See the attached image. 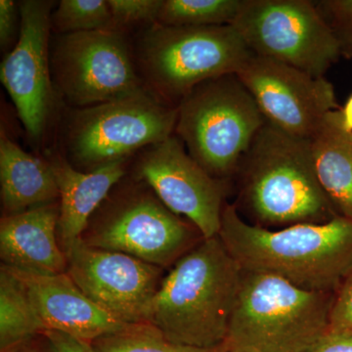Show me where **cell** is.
<instances>
[{
    "instance_id": "8fae6325",
    "label": "cell",
    "mask_w": 352,
    "mask_h": 352,
    "mask_svg": "<svg viewBox=\"0 0 352 352\" xmlns=\"http://www.w3.org/2000/svg\"><path fill=\"white\" fill-rule=\"evenodd\" d=\"M135 171L168 210L191 222L203 239L219 236L226 183L208 175L175 134L139 153Z\"/></svg>"
},
{
    "instance_id": "484cf974",
    "label": "cell",
    "mask_w": 352,
    "mask_h": 352,
    "mask_svg": "<svg viewBox=\"0 0 352 352\" xmlns=\"http://www.w3.org/2000/svg\"><path fill=\"white\" fill-rule=\"evenodd\" d=\"M331 327L352 328V273L333 296Z\"/></svg>"
},
{
    "instance_id": "603a6c76",
    "label": "cell",
    "mask_w": 352,
    "mask_h": 352,
    "mask_svg": "<svg viewBox=\"0 0 352 352\" xmlns=\"http://www.w3.org/2000/svg\"><path fill=\"white\" fill-rule=\"evenodd\" d=\"M51 27L57 34L116 28L107 0H61L51 15Z\"/></svg>"
},
{
    "instance_id": "7402d4cb",
    "label": "cell",
    "mask_w": 352,
    "mask_h": 352,
    "mask_svg": "<svg viewBox=\"0 0 352 352\" xmlns=\"http://www.w3.org/2000/svg\"><path fill=\"white\" fill-rule=\"evenodd\" d=\"M94 352H230L226 344L215 349H199L175 344L149 324L131 325L122 332L92 342Z\"/></svg>"
},
{
    "instance_id": "f1b7e54d",
    "label": "cell",
    "mask_w": 352,
    "mask_h": 352,
    "mask_svg": "<svg viewBox=\"0 0 352 352\" xmlns=\"http://www.w3.org/2000/svg\"><path fill=\"white\" fill-rule=\"evenodd\" d=\"M52 352H94L90 342L78 339L68 333L45 330L43 333Z\"/></svg>"
},
{
    "instance_id": "4fadbf2b",
    "label": "cell",
    "mask_w": 352,
    "mask_h": 352,
    "mask_svg": "<svg viewBox=\"0 0 352 352\" xmlns=\"http://www.w3.org/2000/svg\"><path fill=\"white\" fill-rule=\"evenodd\" d=\"M69 276L83 293L118 320L147 324L160 288L161 267L124 252L74 243L66 252Z\"/></svg>"
},
{
    "instance_id": "8992f818",
    "label": "cell",
    "mask_w": 352,
    "mask_h": 352,
    "mask_svg": "<svg viewBox=\"0 0 352 352\" xmlns=\"http://www.w3.org/2000/svg\"><path fill=\"white\" fill-rule=\"evenodd\" d=\"M177 108L146 88L119 100L65 113L62 155L76 170L92 173L163 142L175 134Z\"/></svg>"
},
{
    "instance_id": "3957f363",
    "label": "cell",
    "mask_w": 352,
    "mask_h": 352,
    "mask_svg": "<svg viewBox=\"0 0 352 352\" xmlns=\"http://www.w3.org/2000/svg\"><path fill=\"white\" fill-rule=\"evenodd\" d=\"M238 203L254 226L324 223L337 214L315 173L309 140L266 122L241 160Z\"/></svg>"
},
{
    "instance_id": "ba28073f",
    "label": "cell",
    "mask_w": 352,
    "mask_h": 352,
    "mask_svg": "<svg viewBox=\"0 0 352 352\" xmlns=\"http://www.w3.org/2000/svg\"><path fill=\"white\" fill-rule=\"evenodd\" d=\"M50 68L57 97L69 108L91 107L146 89L126 30L56 34Z\"/></svg>"
},
{
    "instance_id": "5b68a950",
    "label": "cell",
    "mask_w": 352,
    "mask_h": 352,
    "mask_svg": "<svg viewBox=\"0 0 352 352\" xmlns=\"http://www.w3.org/2000/svg\"><path fill=\"white\" fill-rule=\"evenodd\" d=\"M133 51L146 88L175 108L197 85L237 74L254 54L232 25L173 27L159 23L136 34Z\"/></svg>"
},
{
    "instance_id": "4316f807",
    "label": "cell",
    "mask_w": 352,
    "mask_h": 352,
    "mask_svg": "<svg viewBox=\"0 0 352 352\" xmlns=\"http://www.w3.org/2000/svg\"><path fill=\"white\" fill-rule=\"evenodd\" d=\"M307 352H352V328L330 327Z\"/></svg>"
},
{
    "instance_id": "7a4b0ae2",
    "label": "cell",
    "mask_w": 352,
    "mask_h": 352,
    "mask_svg": "<svg viewBox=\"0 0 352 352\" xmlns=\"http://www.w3.org/2000/svg\"><path fill=\"white\" fill-rule=\"evenodd\" d=\"M242 274L219 236L201 240L161 282L147 324L175 344L199 349L224 346Z\"/></svg>"
},
{
    "instance_id": "83f0119b",
    "label": "cell",
    "mask_w": 352,
    "mask_h": 352,
    "mask_svg": "<svg viewBox=\"0 0 352 352\" xmlns=\"http://www.w3.org/2000/svg\"><path fill=\"white\" fill-rule=\"evenodd\" d=\"M19 6L12 0L0 1V44L6 50L13 41L17 28L18 9Z\"/></svg>"
},
{
    "instance_id": "9a60e30c",
    "label": "cell",
    "mask_w": 352,
    "mask_h": 352,
    "mask_svg": "<svg viewBox=\"0 0 352 352\" xmlns=\"http://www.w3.org/2000/svg\"><path fill=\"white\" fill-rule=\"evenodd\" d=\"M12 270L27 287L44 331L68 333L92 344L131 326L92 302L67 272L36 275Z\"/></svg>"
},
{
    "instance_id": "52a82bcc",
    "label": "cell",
    "mask_w": 352,
    "mask_h": 352,
    "mask_svg": "<svg viewBox=\"0 0 352 352\" xmlns=\"http://www.w3.org/2000/svg\"><path fill=\"white\" fill-rule=\"evenodd\" d=\"M175 134L190 156L220 182L235 176L266 119L236 74L197 85L177 107Z\"/></svg>"
},
{
    "instance_id": "4dcf8cb0",
    "label": "cell",
    "mask_w": 352,
    "mask_h": 352,
    "mask_svg": "<svg viewBox=\"0 0 352 352\" xmlns=\"http://www.w3.org/2000/svg\"><path fill=\"white\" fill-rule=\"evenodd\" d=\"M230 352H240V351H230Z\"/></svg>"
},
{
    "instance_id": "e0dca14e",
    "label": "cell",
    "mask_w": 352,
    "mask_h": 352,
    "mask_svg": "<svg viewBox=\"0 0 352 352\" xmlns=\"http://www.w3.org/2000/svg\"><path fill=\"white\" fill-rule=\"evenodd\" d=\"M47 162L59 190L57 234L66 252L82 239L90 217L126 175V162L111 164L92 173L76 170L60 152H50Z\"/></svg>"
},
{
    "instance_id": "cb8c5ba5",
    "label": "cell",
    "mask_w": 352,
    "mask_h": 352,
    "mask_svg": "<svg viewBox=\"0 0 352 352\" xmlns=\"http://www.w3.org/2000/svg\"><path fill=\"white\" fill-rule=\"evenodd\" d=\"M113 24L126 30L134 25H147L157 22L164 0H107Z\"/></svg>"
},
{
    "instance_id": "9c48e42d",
    "label": "cell",
    "mask_w": 352,
    "mask_h": 352,
    "mask_svg": "<svg viewBox=\"0 0 352 352\" xmlns=\"http://www.w3.org/2000/svg\"><path fill=\"white\" fill-rule=\"evenodd\" d=\"M231 25L254 54L317 78L342 56L332 30L309 0H243Z\"/></svg>"
},
{
    "instance_id": "ac0fdd59",
    "label": "cell",
    "mask_w": 352,
    "mask_h": 352,
    "mask_svg": "<svg viewBox=\"0 0 352 352\" xmlns=\"http://www.w3.org/2000/svg\"><path fill=\"white\" fill-rule=\"evenodd\" d=\"M315 173L322 189L340 217L352 219V131L342 111L328 113L309 139Z\"/></svg>"
},
{
    "instance_id": "2e32d148",
    "label": "cell",
    "mask_w": 352,
    "mask_h": 352,
    "mask_svg": "<svg viewBox=\"0 0 352 352\" xmlns=\"http://www.w3.org/2000/svg\"><path fill=\"white\" fill-rule=\"evenodd\" d=\"M59 205L30 208L3 217L0 223V256L11 270L36 275L66 273L68 259L57 242Z\"/></svg>"
},
{
    "instance_id": "d6986e66",
    "label": "cell",
    "mask_w": 352,
    "mask_h": 352,
    "mask_svg": "<svg viewBox=\"0 0 352 352\" xmlns=\"http://www.w3.org/2000/svg\"><path fill=\"white\" fill-rule=\"evenodd\" d=\"M2 205L10 214L54 203L59 198L56 179L47 161L25 152L3 129L0 136Z\"/></svg>"
},
{
    "instance_id": "5bb4252c",
    "label": "cell",
    "mask_w": 352,
    "mask_h": 352,
    "mask_svg": "<svg viewBox=\"0 0 352 352\" xmlns=\"http://www.w3.org/2000/svg\"><path fill=\"white\" fill-rule=\"evenodd\" d=\"M87 240V245L124 252L163 267L190 251L191 227L173 214L156 195L138 192L120 200Z\"/></svg>"
},
{
    "instance_id": "7c38bea8",
    "label": "cell",
    "mask_w": 352,
    "mask_h": 352,
    "mask_svg": "<svg viewBox=\"0 0 352 352\" xmlns=\"http://www.w3.org/2000/svg\"><path fill=\"white\" fill-rule=\"evenodd\" d=\"M236 75L254 97L266 122L294 138L309 140L328 113L340 109L325 76L252 54Z\"/></svg>"
},
{
    "instance_id": "6da1fadb",
    "label": "cell",
    "mask_w": 352,
    "mask_h": 352,
    "mask_svg": "<svg viewBox=\"0 0 352 352\" xmlns=\"http://www.w3.org/2000/svg\"><path fill=\"white\" fill-rule=\"evenodd\" d=\"M219 237L242 270L282 278L308 291L337 293L352 273V219L268 229L226 204Z\"/></svg>"
},
{
    "instance_id": "ffe728a7",
    "label": "cell",
    "mask_w": 352,
    "mask_h": 352,
    "mask_svg": "<svg viewBox=\"0 0 352 352\" xmlns=\"http://www.w3.org/2000/svg\"><path fill=\"white\" fill-rule=\"evenodd\" d=\"M43 322L24 282L11 268L0 270V351L14 352L36 333H43Z\"/></svg>"
},
{
    "instance_id": "f546056e",
    "label": "cell",
    "mask_w": 352,
    "mask_h": 352,
    "mask_svg": "<svg viewBox=\"0 0 352 352\" xmlns=\"http://www.w3.org/2000/svg\"><path fill=\"white\" fill-rule=\"evenodd\" d=\"M342 111V120H344V126L347 129L352 131V95L349 97V100L346 101V105Z\"/></svg>"
},
{
    "instance_id": "d4e9b609",
    "label": "cell",
    "mask_w": 352,
    "mask_h": 352,
    "mask_svg": "<svg viewBox=\"0 0 352 352\" xmlns=\"http://www.w3.org/2000/svg\"><path fill=\"white\" fill-rule=\"evenodd\" d=\"M316 6L335 34L342 56L352 59V0H322Z\"/></svg>"
},
{
    "instance_id": "30bf717a",
    "label": "cell",
    "mask_w": 352,
    "mask_h": 352,
    "mask_svg": "<svg viewBox=\"0 0 352 352\" xmlns=\"http://www.w3.org/2000/svg\"><path fill=\"white\" fill-rule=\"evenodd\" d=\"M20 36L0 65V80L30 138H43L56 107L50 68L51 15L54 2H20Z\"/></svg>"
},
{
    "instance_id": "277c9868",
    "label": "cell",
    "mask_w": 352,
    "mask_h": 352,
    "mask_svg": "<svg viewBox=\"0 0 352 352\" xmlns=\"http://www.w3.org/2000/svg\"><path fill=\"white\" fill-rule=\"evenodd\" d=\"M333 296L243 270L226 346L229 351L307 352L331 327Z\"/></svg>"
},
{
    "instance_id": "44dd1931",
    "label": "cell",
    "mask_w": 352,
    "mask_h": 352,
    "mask_svg": "<svg viewBox=\"0 0 352 352\" xmlns=\"http://www.w3.org/2000/svg\"><path fill=\"white\" fill-rule=\"evenodd\" d=\"M243 0H164L157 22L173 27L231 25Z\"/></svg>"
}]
</instances>
